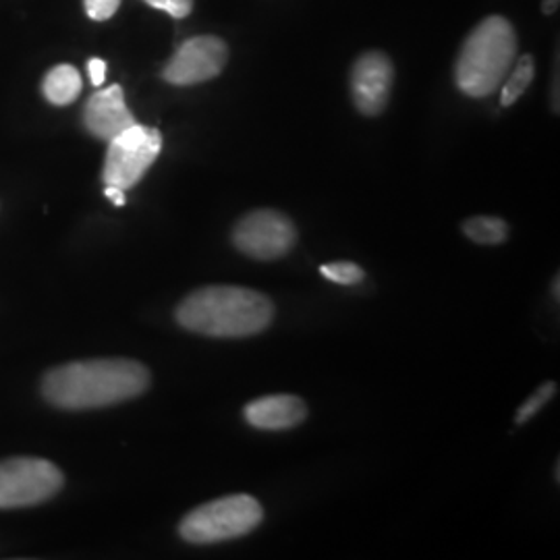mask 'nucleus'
Wrapping results in <instances>:
<instances>
[{"mask_svg": "<svg viewBox=\"0 0 560 560\" xmlns=\"http://www.w3.org/2000/svg\"><path fill=\"white\" fill-rule=\"evenodd\" d=\"M150 386V372L140 361L88 360L50 370L42 393L59 409L83 411L136 399Z\"/></svg>", "mask_w": 560, "mask_h": 560, "instance_id": "obj_1", "label": "nucleus"}, {"mask_svg": "<svg viewBox=\"0 0 560 560\" xmlns=\"http://www.w3.org/2000/svg\"><path fill=\"white\" fill-rule=\"evenodd\" d=\"M275 318L266 295L245 287H201L180 301L177 322L183 328L214 339H245L264 332Z\"/></svg>", "mask_w": 560, "mask_h": 560, "instance_id": "obj_2", "label": "nucleus"}, {"mask_svg": "<svg viewBox=\"0 0 560 560\" xmlns=\"http://www.w3.org/2000/svg\"><path fill=\"white\" fill-rule=\"evenodd\" d=\"M517 60V34L509 20L490 15L463 42L455 78L460 92L486 98L501 88Z\"/></svg>", "mask_w": 560, "mask_h": 560, "instance_id": "obj_3", "label": "nucleus"}, {"mask_svg": "<svg viewBox=\"0 0 560 560\" xmlns=\"http://www.w3.org/2000/svg\"><path fill=\"white\" fill-rule=\"evenodd\" d=\"M264 520L260 502L247 494H233L206 502L180 521V538L189 544H219L254 532Z\"/></svg>", "mask_w": 560, "mask_h": 560, "instance_id": "obj_4", "label": "nucleus"}, {"mask_svg": "<svg viewBox=\"0 0 560 560\" xmlns=\"http://www.w3.org/2000/svg\"><path fill=\"white\" fill-rule=\"evenodd\" d=\"M161 150V131L136 122L108 141L102 179L110 187L131 189L159 159Z\"/></svg>", "mask_w": 560, "mask_h": 560, "instance_id": "obj_5", "label": "nucleus"}, {"mask_svg": "<svg viewBox=\"0 0 560 560\" xmlns=\"http://www.w3.org/2000/svg\"><path fill=\"white\" fill-rule=\"evenodd\" d=\"M65 483L59 467L38 457L0 463V509H23L52 499Z\"/></svg>", "mask_w": 560, "mask_h": 560, "instance_id": "obj_6", "label": "nucleus"}, {"mask_svg": "<svg viewBox=\"0 0 560 560\" xmlns=\"http://www.w3.org/2000/svg\"><path fill=\"white\" fill-rule=\"evenodd\" d=\"M298 241V229L277 210H256L241 219L233 229V245L254 260L284 258Z\"/></svg>", "mask_w": 560, "mask_h": 560, "instance_id": "obj_7", "label": "nucleus"}, {"mask_svg": "<svg viewBox=\"0 0 560 560\" xmlns=\"http://www.w3.org/2000/svg\"><path fill=\"white\" fill-rule=\"evenodd\" d=\"M229 60V46L217 36H196L183 42L166 62L162 78L173 85H196L221 75Z\"/></svg>", "mask_w": 560, "mask_h": 560, "instance_id": "obj_8", "label": "nucleus"}, {"mask_svg": "<svg viewBox=\"0 0 560 560\" xmlns=\"http://www.w3.org/2000/svg\"><path fill=\"white\" fill-rule=\"evenodd\" d=\"M395 69L393 62L378 50H370L355 60L351 69V96L365 117H376L390 98Z\"/></svg>", "mask_w": 560, "mask_h": 560, "instance_id": "obj_9", "label": "nucleus"}, {"mask_svg": "<svg viewBox=\"0 0 560 560\" xmlns=\"http://www.w3.org/2000/svg\"><path fill=\"white\" fill-rule=\"evenodd\" d=\"M136 122L120 85L98 90L83 108V125L98 140L110 141Z\"/></svg>", "mask_w": 560, "mask_h": 560, "instance_id": "obj_10", "label": "nucleus"}, {"mask_svg": "<svg viewBox=\"0 0 560 560\" xmlns=\"http://www.w3.org/2000/svg\"><path fill=\"white\" fill-rule=\"evenodd\" d=\"M243 416L258 430H291L307 418V407L293 395H270L245 405Z\"/></svg>", "mask_w": 560, "mask_h": 560, "instance_id": "obj_11", "label": "nucleus"}, {"mask_svg": "<svg viewBox=\"0 0 560 560\" xmlns=\"http://www.w3.org/2000/svg\"><path fill=\"white\" fill-rule=\"evenodd\" d=\"M81 88L83 83H81L80 71L73 65H57L42 81L44 98L55 106H67L78 101Z\"/></svg>", "mask_w": 560, "mask_h": 560, "instance_id": "obj_12", "label": "nucleus"}, {"mask_svg": "<svg viewBox=\"0 0 560 560\" xmlns=\"http://www.w3.org/2000/svg\"><path fill=\"white\" fill-rule=\"evenodd\" d=\"M536 75V62L532 55H523L513 62V73L502 85L501 104L502 106H513L525 94V90L532 85Z\"/></svg>", "mask_w": 560, "mask_h": 560, "instance_id": "obj_13", "label": "nucleus"}, {"mask_svg": "<svg viewBox=\"0 0 560 560\" xmlns=\"http://www.w3.org/2000/svg\"><path fill=\"white\" fill-rule=\"evenodd\" d=\"M463 233L480 245H501L509 237V226L497 217H474L463 222Z\"/></svg>", "mask_w": 560, "mask_h": 560, "instance_id": "obj_14", "label": "nucleus"}, {"mask_svg": "<svg viewBox=\"0 0 560 560\" xmlns=\"http://www.w3.org/2000/svg\"><path fill=\"white\" fill-rule=\"evenodd\" d=\"M555 395H557V382H544L540 388L517 409L515 421H517L520 425H523V423L534 420V418L540 413L541 409H544L550 400L555 399Z\"/></svg>", "mask_w": 560, "mask_h": 560, "instance_id": "obj_15", "label": "nucleus"}, {"mask_svg": "<svg viewBox=\"0 0 560 560\" xmlns=\"http://www.w3.org/2000/svg\"><path fill=\"white\" fill-rule=\"evenodd\" d=\"M322 277L332 280L342 287H353L365 279L363 268L353 264V261H335V264H324L320 266Z\"/></svg>", "mask_w": 560, "mask_h": 560, "instance_id": "obj_16", "label": "nucleus"}, {"mask_svg": "<svg viewBox=\"0 0 560 560\" xmlns=\"http://www.w3.org/2000/svg\"><path fill=\"white\" fill-rule=\"evenodd\" d=\"M83 7L90 20L106 21L119 11L120 0H83Z\"/></svg>", "mask_w": 560, "mask_h": 560, "instance_id": "obj_17", "label": "nucleus"}, {"mask_svg": "<svg viewBox=\"0 0 560 560\" xmlns=\"http://www.w3.org/2000/svg\"><path fill=\"white\" fill-rule=\"evenodd\" d=\"M143 2L154 7V9H159V11L168 13L175 20L187 18L191 13V9H194V0H143Z\"/></svg>", "mask_w": 560, "mask_h": 560, "instance_id": "obj_18", "label": "nucleus"}, {"mask_svg": "<svg viewBox=\"0 0 560 560\" xmlns=\"http://www.w3.org/2000/svg\"><path fill=\"white\" fill-rule=\"evenodd\" d=\"M88 73H90L92 83L96 88H101L104 80H106V62L102 59H90V62H88Z\"/></svg>", "mask_w": 560, "mask_h": 560, "instance_id": "obj_19", "label": "nucleus"}, {"mask_svg": "<svg viewBox=\"0 0 560 560\" xmlns=\"http://www.w3.org/2000/svg\"><path fill=\"white\" fill-rule=\"evenodd\" d=\"M104 196H106L108 200H113L115 206H125V189H120V187H110V185H106Z\"/></svg>", "mask_w": 560, "mask_h": 560, "instance_id": "obj_20", "label": "nucleus"}, {"mask_svg": "<svg viewBox=\"0 0 560 560\" xmlns=\"http://www.w3.org/2000/svg\"><path fill=\"white\" fill-rule=\"evenodd\" d=\"M541 9H544L546 15H552V13H557V9H559V0H544V2H541Z\"/></svg>", "mask_w": 560, "mask_h": 560, "instance_id": "obj_21", "label": "nucleus"}, {"mask_svg": "<svg viewBox=\"0 0 560 560\" xmlns=\"http://www.w3.org/2000/svg\"><path fill=\"white\" fill-rule=\"evenodd\" d=\"M555 295H557V298H559V277H557V279H555Z\"/></svg>", "mask_w": 560, "mask_h": 560, "instance_id": "obj_22", "label": "nucleus"}]
</instances>
